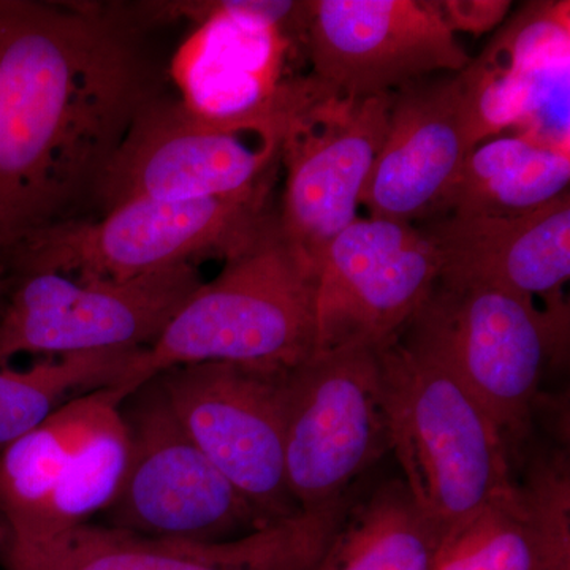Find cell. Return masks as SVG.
Listing matches in <instances>:
<instances>
[{
	"mask_svg": "<svg viewBox=\"0 0 570 570\" xmlns=\"http://www.w3.org/2000/svg\"><path fill=\"white\" fill-rule=\"evenodd\" d=\"M138 352L43 358L28 370L0 366V450L36 430L77 392L115 387Z\"/></svg>",
	"mask_w": 570,
	"mask_h": 570,
	"instance_id": "7402d4cb",
	"label": "cell"
},
{
	"mask_svg": "<svg viewBox=\"0 0 570 570\" xmlns=\"http://www.w3.org/2000/svg\"><path fill=\"white\" fill-rule=\"evenodd\" d=\"M389 452L379 347L316 352L288 371L285 469L303 515L343 508Z\"/></svg>",
	"mask_w": 570,
	"mask_h": 570,
	"instance_id": "ba28073f",
	"label": "cell"
},
{
	"mask_svg": "<svg viewBox=\"0 0 570 570\" xmlns=\"http://www.w3.org/2000/svg\"><path fill=\"white\" fill-rule=\"evenodd\" d=\"M268 187L236 198L130 200L26 236L7 250L14 268L81 283H126L202 257L227 258L268 219Z\"/></svg>",
	"mask_w": 570,
	"mask_h": 570,
	"instance_id": "8992f818",
	"label": "cell"
},
{
	"mask_svg": "<svg viewBox=\"0 0 570 570\" xmlns=\"http://www.w3.org/2000/svg\"><path fill=\"white\" fill-rule=\"evenodd\" d=\"M190 115L178 97L154 94L138 110L100 179L102 214L130 200L236 198L269 187L281 146L257 148Z\"/></svg>",
	"mask_w": 570,
	"mask_h": 570,
	"instance_id": "8fae6325",
	"label": "cell"
},
{
	"mask_svg": "<svg viewBox=\"0 0 570 570\" xmlns=\"http://www.w3.org/2000/svg\"><path fill=\"white\" fill-rule=\"evenodd\" d=\"M122 397L112 387L67 401L36 430L0 450V528L6 540L32 530L71 452L100 415Z\"/></svg>",
	"mask_w": 570,
	"mask_h": 570,
	"instance_id": "ffe728a7",
	"label": "cell"
},
{
	"mask_svg": "<svg viewBox=\"0 0 570 570\" xmlns=\"http://www.w3.org/2000/svg\"><path fill=\"white\" fill-rule=\"evenodd\" d=\"M441 261L438 283L487 284L546 309L569 314L562 287L570 277V197L561 195L519 216H438L419 225Z\"/></svg>",
	"mask_w": 570,
	"mask_h": 570,
	"instance_id": "e0dca14e",
	"label": "cell"
},
{
	"mask_svg": "<svg viewBox=\"0 0 570 570\" xmlns=\"http://www.w3.org/2000/svg\"><path fill=\"white\" fill-rule=\"evenodd\" d=\"M390 444L423 513L444 532L515 497L517 474L487 409L417 336L379 346Z\"/></svg>",
	"mask_w": 570,
	"mask_h": 570,
	"instance_id": "3957f363",
	"label": "cell"
},
{
	"mask_svg": "<svg viewBox=\"0 0 570 570\" xmlns=\"http://www.w3.org/2000/svg\"><path fill=\"white\" fill-rule=\"evenodd\" d=\"M305 48L313 77L344 99L397 92L471 62L439 2L423 0H317Z\"/></svg>",
	"mask_w": 570,
	"mask_h": 570,
	"instance_id": "4fadbf2b",
	"label": "cell"
},
{
	"mask_svg": "<svg viewBox=\"0 0 570 570\" xmlns=\"http://www.w3.org/2000/svg\"><path fill=\"white\" fill-rule=\"evenodd\" d=\"M129 450L119 404H112L71 452L32 530L20 539L6 540L0 549L48 542L104 513L121 490Z\"/></svg>",
	"mask_w": 570,
	"mask_h": 570,
	"instance_id": "44dd1931",
	"label": "cell"
},
{
	"mask_svg": "<svg viewBox=\"0 0 570 570\" xmlns=\"http://www.w3.org/2000/svg\"><path fill=\"white\" fill-rule=\"evenodd\" d=\"M197 21L171 59L178 100L216 129L283 145L307 112L335 96L311 75L288 77L291 52L305 45L313 2L193 3Z\"/></svg>",
	"mask_w": 570,
	"mask_h": 570,
	"instance_id": "277c9868",
	"label": "cell"
},
{
	"mask_svg": "<svg viewBox=\"0 0 570 570\" xmlns=\"http://www.w3.org/2000/svg\"><path fill=\"white\" fill-rule=\"evenodd\" d=\"M393 94L332 96L288 130L281 145L285 190L277 223L316 266L326 246L358 217L363 193L389 129Z\"/></svg>",
	"mask_w": 570,
	"mask_h": 570,
	"instance_id": "5bb4252c",
	"label": "cell"
},
{
	"mask_svg": "<svg viewBox=\"0 0 570 570\" xmlns=\"http://www.w3.org/2000/svg\"><path fill=\"white\" fill-rule=\"evenodd\" d=\"M328 528L313 517L224 543L163 542L138 538L104 524L77 530L28 547H3L6 570H313Z\"/></svg>",
	"mask_w": 570,
	"mask_h": 570,
	"instance_id": "9a60e30c",
	"label": "cell"
},
{
	"mask_svg": "<svg viewBox=\"0 0 570 570\" xmlns=\"http://www.w3.org/2000/svg\"><path fill=\"white\" fill-rule=\"evenodd\" d=\"M568 317L493 285L436 283L403 328L444 356L487 409L515 474L532 442L543 371L568 340Z\"/></svg>",
	"mask_w": 570,
	"mask_h": 570,
	"instance_id": "5b68a950",
	"label": "cell"
},
{
	"mask_svg": "<svg viewBox=\"0 0 570 570\" xmlns=\"http://www.w3.org/2000/svg\"><path fill=\"white\" fill-rule=\"evenodd\" d=\"M475 146L459 73L400 89L362 205L381 219H431Z\"/></svg>",
	"mask_w": 570,
	"mask_h": 570,
	"instance_id": "2e32d148",
	"label": "cell"
},
{
	"mask_svg": "<svg viewBox=\"0 0 570 570\" xmlns=\"http://www.w3.org/2000/svg\"><path fill=\"white\" fill-rule=\"evenodd\" d=\"M317 351L316 266L285 239L277 214L176 311L115 385L122 397L170 367L235 363L288 371Z\"/></svg>",
	"mask_w": 570,
	"mask_h": 570,
	"instance_id": "7a4b0ae2",
	"label": "cell"
},
{
	"mask_svg": "<svg viewBox=\"0 0 570 570\" xmlns=\"http://www.w3.org/2000/svg\"><path fill=\"white\" fill-rule=\"evenodd\" d=\"M288 371L209 362L156 376L186 433L268 527L303 515L285 469Z\"/></svg>",
	"mask_w": 570,
	"mask_h": 570,
	"instance_id": "30bf717a",
	"label": "cell"
},
{
	"mask_svg": "<svg viewBox=\"0 0 570 570\" xmlns=\"http://www.w3.org/2000/svg\"><path fill=\"white\" fill-rule=\"evenodd\" d=\"M441 272L417 224L356 217L316 264L317 351L379 347L400 335Z\"/></svg>",
	"mask_w": 570,
	"mask_h": 570,
	"instance_id": "7c38bea8",
	"label": "cell"
},
{
	"mask_svg": "<svg viewBox=\"0 0 570 570\" xmlns=\"http://www.w3.org/2000/svg\"><path fill=\"white\" fill-rule=\"evenodd\" d=\"M119 411L129 464L104 527L181 543L232 542L272 528L186 433L156 377Z\"/></svg>",
	"mask_w": 570,
	"mask_h": 570,
	"instance_id": "52a82bcc",
	"label": "cell"
},
{
	"mask_svg": "<svg viewBox=\"0 0 570 570\" xmlns=\"http://www.w3.org/2000/svg\"><path fill=\"white\" fill-rule=\"evenodd\" d=\"M135 31L104 7L0 0V254L96 205L156 94Z\"/></svg>",
	"mask_w": 570,
	"mask_h": 570,
	"instance_id": "6da1fadb",
	"label": "cell"
},
{
	"mask_svg": "<svg viewBox=\"0 0 570 570\" xmlns=\"http://www.w3.org/2000/svg\"><path fill=\"white\" fill-rule=\"evenodd\" d=\"M433 570H549L520 491L450 532Z\"/></svg>",
	"mask_w": 570,
	"mask_h": 570,
	"instance_id": "603a6c76",
	"label": "cell"
},
{
	"mask_svg": "<svg viewBox=\"0 0 570 570\" xmlns=\"http://www.w3.org/2000/svg\"><path fill=\"white\" fill-rule=\"evenodd\" d=\"M439 7L453 33L482 36L504 20L512 3L509 0H448L439 2Z\"/></svg>",
	"mask_w": 570,
	"mask_h": 570,
	"instance_id": "cb8c5ba5",
	"label": "cell"
},
{
	"mask_svg": "<svg viewBox=\"0 0 570 570\" xmlns=\"http://www.w3.org/2000/svg\"><path fill=\"white\" fill-rule=\"evenodd\" d=\"M7 265L10 291L0 318V366L24 354L56 358L140 352L202 284L197 264L126 283H81L61 273Z\"/></svg>",
	"mask_w": 570,
	"mask_h": 570,
	"instance_id": "9c48e42d",
	"label": "cell"
},
{
	"mask_svg": "<svg viewBox=\"0 0 570 570\" xmlns=\"http://www.w3.org/2000/svg\"><path fill=\"white\" fill-rule=\"evenodd\" d=\"M445 534L403 479L356 491L313 570H433Z\"/></svg>",
	"mask_w": 570,
	"mask_h": 570,
	"instance_id": "d6986e66",
	"label": "cell"
},
{
	"mask_svg": "<svg viewBox=\"0 0 570 570\" xmlns=\"http://www.w3.org/2000/svg\"><path fill=\"white\" fill-rule=\"evenodd\" d=\"M569 146L527 134L497 137L469 153L434 217L532 213L569 193Z\"/></svg>",
	"mask_w": 570,
	"mask_h": 570,
	"instance_id": "ac0fdd59",
	"label": "cell"
},
{
	"mask_svg": "<svg viewBox=\"0 0 570 570\" xmlns=\"http://www.w3.org/2000/svg\"><path fill=\"white\" fill-rule=\"evenodd\" d=\"M10 291V273L7 266L6 257L0 255V318H2L3 309H6L7 296Z\"/></svg>",
	"mask_w": 570,
	"mask_h": 570,
	"instance_id": "d4e9b609",
	"label": "cell"
}]
</instances>
